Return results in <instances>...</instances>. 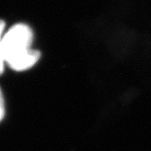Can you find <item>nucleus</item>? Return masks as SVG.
<instances>
[{"instance_id": "nucleus-2", "label": "nucleus", "mask_w": 151, "mask_h": 151, "mask_svg": "<svg viewBox=\"0 0 151 151\" xmlns=\"http://www.w3.org/2000/svg\"><path fill=\"white\" fill-rule=\"evenodd\" d=\"M5 29V22L2 20H0V75L3 73L4 70V53H3V45H2V40H3V32Z\"/></svg>"}, {"instance_id": "nucleus-1", "label": "nucleus", "mask_w": 151, "mask_h": 151, "mask_svg": "<svg viewBox=\"0 0 151 151\" xmlns=\"http://www.w3.org/2000/svg\"><path fill=\"white\" fill-rule=\"evenodd\" d=\"M33 33L27 25L16 24L3 36L5 62L11 69L22 71L32 67L40 60L39 51L32 49Z\"/></svg>"}, {"instance_id": "nucleus-3", "label": "nucleus", "mask_w": 151, "mask_h": 151, "mask_svg": "<svg viewBox=\"0 0 151 151\" xmlns=\"http://www.w3.org/2000/svg\"><path fill=\"white\" fill-rule=\"evenodd\" d=\"M5 116V104L3 96H2V91L0 89V121L3 119Z\"/></svg>"}]
</instances>
